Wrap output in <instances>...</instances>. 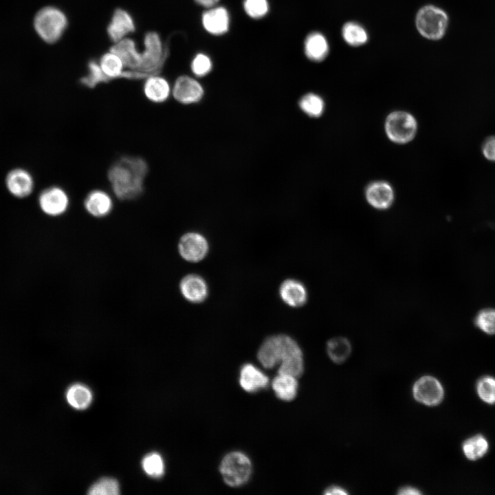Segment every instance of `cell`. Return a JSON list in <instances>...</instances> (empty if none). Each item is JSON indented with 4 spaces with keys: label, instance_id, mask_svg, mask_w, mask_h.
I'll list each match as a JSON object with an SVG mask.
<instances>
[{
    "label": "cell",
    "instance_id": "6da1fadb",
    "mask_svg": "<svg viewBox=\"0 0 495 495\" xmlns=\"http://www.w3.org/2000/svg\"><path fill=\"white\" fill-rule=\"evenodd\" d=\"M148 172V164L142 157L123 156L110 166L107 177L116 197L128 201L143 193Z\"/></svg>",
    "mask_w": 495,
    "mask_h": 495
},
{
    "label": "cell",
    "instance_id": "7a4b0ae2",
    "mask_svg": "<svg viewBox=\"0 0 495 495\" xmlns=\"http://www.w3.org/2000/svg\"><path fill=\"white\" fill-rule=\"evenodd\" d=\"M67 23L64 12L53 6H47L40 10L34 21L37 34L48 43H55L61 37Z\"/></svg>",
    "mask_w": 495,
    "mask_h": 495
},
{
    "label": "cell",
    "instance_id": "3957f363",
    "mask_svg": "<svg viewBox=\"0 0 495 495\" xmlns=\"http://www.w3.org/2000/svg\"><path fill=\"white\" fill-rule=\"evenodd\" d=\"M144 45L138 72L148 77L160 74L168 54V47H163L160 35L155 32H148L145 34Z\"/></svg>",
    "mask_w": 495,
    "mask_h": 495
},
{
    "label": "cell",
    "instance_id": "277c9868",
    "mask_svg": "<svg viewBox=\"0 0 495 495\" xmlns=\"http://www.w3.org/2000/svg\"><path fill=\"white\" fill-rule=\"evenodd\" d=\"M219 470L227 485L230 487H239L250 479L252 466L247 455L241 452L234 451L223 457Z\"/></svg>",
    "mask_w": 495,
    "mask_h": 495
},
{
    "label": "cell",
    "instance_id": "5b68a950",
    "mask_svg": "<svg viewBox=\"0 0 495 495\" xmlns=\"http://www.w3.org/2000/svg\"><path fill=\"white\" fill-rule=\"evenodd\" d=\"M448 17L441 8L428 5L423 7L416 16V25L424 37L437 40L443 37L448 27Z\"/></svg>",
    "mask_w": 495,
    "mask_h": 495
},
{
    "label": "cell",
    "instance_id": "8992f818",
    "mask_svg": "<svg viewBox=\"0 0 495 495\" xmlns=\"http://www.w3.org/2000/svg\"><path fill=\"white\" fill-rule=\"evenodd\" d=\"M385 130L388 138L392 142L405 144L410 142L415 136L417 123L409 113L394 111L386 118Z\"/></svg>",
    "mask_w": 495,
    "mask_h": 495
},
{
    "label": "cell",
    "instance_id": "52a82bcc",
    "mask_svg": "<svg viewBox=\"0 0 495 495\" xmlns=\"http://www.w3.org/2000/svg\"><path fill=\"white\" fill-rule=\"evenodd\" d=\"M280 342V362L278 373L287 374L296 377L303 372L302 353L291 337L279 335Z\"/></svg>",
    "mask_w": 495,
    "mask_h": 495
},
{
    "label": "cell",
    "instance_id": "ba28073f",
    "mask_svg": "<svg viewBox=\"0 0 495 495\" xmlns=\"http://www.w3.org/2000/svg\"><path fill=\"white\" fill-rule=\"evenodd\" d=\"M38 205L42 212L50 217H58L67 210L69 198L67 193L59 186H50L43 190L38 196Z\"/></svg>",
    "mask_w": 495,
    "mask_h": 495
},
{
    "label": "cell",
    "instance_id": "9c48e42d",
    "mask_svg": "<svg viewBox=\"0 0 495 495\" xmlns=\"http://www.w3.org/2000/svg\"><path fill=\"white\" fill-rule=\"evenodd\" d=\"M412 392L417 402L430 406L439 404L444 397L443 388L440 382L429 375L419 378L415 383Z\"/></svg>",
    "mask_w": 495,
    "mask_h": 495
},
{
    "label": "cell",
    "instance_id": "30bf717a",
    "mask_svg": "<svg viewBox=\"0 0 495 495\" xmlns=\"http://www.w3.org/2000/svg\"><path fill=\"white\" fill-rule=\"evenodd\" d=\"M177 247L182 258L192 263L202 260L208 252V243L205 237L193 232L182 236Z\"/></svg>",
    "mask_w": 495,
    "mask_h": 495
},
{
    "label": "cell",
    "instance_id": "8fae6325",
    "mask_svg": "<svg viewBox=\"0 0 495 495\" xmlns=\"http://www.w3.org/2000/svg\"><path fill=\"white\" fill-rule=\"evenodd\" d=\"M171 94L179 103L190 104L201 100L204 91L202 85L196 79L184 75L177 78Z\"/></svg>",
    "mask_w": 495,
    "mask_h": 495
},
{
    "label": "cell",
    "instance_id": "7c38bea8",
    "mask_svg": "<svg viewBox=\"0 0 495 495\" xmlns=\"http://www.w3.org/2000/svg\"><path fill=\"white\" fill-rule=\"evenodd\" d=\"M5 183L8 192L13 197L19 199L28 197L34 187L32 174L22 168L10 170L6 175Z\"/></svg>",
    "mask_w": 495,
    "mask_h": 495
},
{
    "label": "cell",
    "instance_id": "4fadbf2b",
    "mask_svg": "<svg viewBox=\"0 0 495 495\" xmlns=\"http://www.w3.org/2000/svg\"><path fill=\"white\" fill-rule=\"evenodd\" d=\"M201 24L204 30L214 36L226 34L230 24V17L228 10L220 6L207 8L201 15Z\"/></svg>",
    "mask_w": 495,
    "mask_h": 495
},
{
    "label": "cell",
    "instance_id": "5bb4252c",
    "mask_svg": "<svg viewBox=\"0 0 495 495\" xmlns=\"http://www.w3.org/2000/svg\"><path fill=\"white\" fill-rule=\"evenodd\" d=\"M179 287L182 296L190 302H201L208 296V285L199 275L191 274L185 276Z\"/></svg>",
    "mask_w": 495,
    "mask_h": 495
},
{
    "label": "cell",
    "instance_id": "9a60e30c",
    "mask_svg": "<svg viewBox=\"0 0 495 495\" xmlns=\"http://www.w3.org/2000/svg\"><path fill=\"white\" fill-rule=\"evenodd\" d=\"M135 30V23L129 13L122 9H116L107 26V34L114 43L121 41Z\"/></svg>",
    "mask_w": 495,
    "mask_h": 495
},
{
    "label": "cell",
    "instance_id": "2e32d148",
    "mask_svg": "<svg viewBox=\"0 0 495 495\" xmlns=\"http://www.w3.org/2000/svg\"><path fill=\"white\" fill-rule=\"evenodd\" d=\"M111 196L102 190L89 192L84 200V207L89 214L96 218H102L110 214L113 209Z\"/></svg>",
    "mask_w": 495,
    "mask_h": 495
},
{
    "label": "cell",
    "instance_id": "e0dca14e",
    "mask_svg": "<svg viewBox=\"0 0 495 495\" xmlns=\"http://www.w3.org/2000/svg\"><path fill=\"white\" fill-rule=\"evenodd\" d=\"M365 195L368 204L377 209L389 208L394 199L393 188L384 181L370 184L366 189Z\"/></svg>",
    "mask_w": 495,
    "mask_h": 495
},
{
    "label": "cell",
    "instance_id": "ac0fdd59",
    "mask_svg": "<svg viewBox=\"0 0 495 495\" xmlns=\"http://www.w3.org/2000/svg\"><path fill=\"white\" fill-rule=\"evenodd\" d=\"M109 51L118 55L127 69L138 72L140 65V52L135 43L129 38H124L110 47Z\"/></svg>",
    "mask_w": 495,
    "mask_h": 495
},
{
    "label": "cell",
    "instance_id": "d6986e66",
    "mask_svg": "<svg viewBox=\"0 0 495 495\" xmlns=\"http://www.w3.org/2000/svg\"><path fill=\"white\" fill-rule=\"evenodd\" d=\"M143 91L149 101L157 104L166 101L172 93L169 82L159 74L146 78Z\"/></svg>",
    "mask_w": 495,
    "mask_h": 495
},
{
    "label": "cell",
    "instance_id": "ffe728a7",
    "mask_svg": "<svg viewBox=\"0 0 495 495\" xmlns=\"http://www.w3.org/2000/svg\"><path fill=\"white\" fill-rule=\"evenodd\" d=\"M269 378L252 364H245L241 368L239 384L249 393L256 392L267 386Z\"/></svg>",
    "mask_w": 495,
    "mask_h": 495
},
{
    "label": "cell",
    "instance_id": "44dd1931",
    "mask_svg": "<svg viewBox=\"0 0 495 495\" xmlns=\"http://www.w3.org/2000/svg\"><path fill=\"white\" fill-rule=\"evenodd\" d=\"M279 294L281 299L290 307H300L307 300L305 287L301 282L294 279L283 281L280 286Z\"/></svg>",
    "mask_w": 495,
    "mask_h": 495
},
{
    "label": "cell",
    "instance_id": "7402d4cb",
    "mask_svg": "<svg viewBox=\"0 0 495 495\" xmlns=\"http://www.w3.org/2000/svg\"><path fill=\"white\" fill-rule=\"evenodd\" d=\"M329 50L327 40L320 32H313L309 34L305 40L304 52L310 60H323L327 56Z\"/></svg>",
    "mask_w": 495,
    "mask_h": 495
},
{
    "label": "cell",
    "instance_id": "603a6c76",
    "mask_svg": "<svg viewBox=\"0 0 495 495\" xmlns=\"http://www.w3.org/2000/svg\"><path fill=\"white\" fill-rule=\"evenodd\" d=\"M280 343L279 335L267 338L260 346L257 358L266 368H272L280 362Z\"/></svg>",
    "mask_w": 495,
    "mask_h": 495
},
{
    "label": "cell",
    "instance_id": "cb8c5ba5",
    "mask_svg": "<svg viewBox=\"0 0 495 495\" xmlns=\"http://www.w3.org/2000/svg\"><path fill=\"white\" fill-rule=\"evenodd\" d=\"M272 386L277 397L283 401H291L296 396L298 382L293 375L278 373Z\"/></svg>",
    "mask_w": 495,
    "mask_h": 495
},
{
    "label": "cell",
    "instance_id": "d4e9b609",
    "mask_svg": "<svg viewBox=\"0 0 495 495\" xmlns=\"http://www.w3.org/2000/svg\"><path fill=\"white\" fill-rule=\"evenodd\" d=\"M462 449L468 459L476 461L485 455L489 450V443L484 436L476 434L466 439Z\"/></svg>",
    "mask_w": 495,
    "mask_h": 495
},
{
    "label": "cell",
    "instance_id": "484cf974",
    "mask_svg": "<svg viewBox=\"0 0 495 495\" xmlns=\"http://www.w3.org/2000/svg\"><path fill=\"white\" fill-rule=\"evenodd\" d=\"M66 398L71 406L78 410H83L91 404L92 393L86 386L76 384L68 388Z\"/></svg>",
    "mask_w": 495,
    "mask_h": 495
},
{
    "label": "cell",
    "instance_id": "4316f807",
    "mask_svg": "<svg viewBox=\"0 0 495 495\" xmlns=\"http://www.w3.org/2000/svg\"><path fill=\"white\" fill-rule=\"evenodd\" d=\"M99 65L109 81L122 78L124 66L120 57L115 53L109 51L104 54L100 59Z\"/></svg>",
    "mask_w": 495,
    "mask_h": 495
},
{
    "label": "cell",
    "instance_id": "83f0119b",
    "mask_svg": "<svg viewBox=\"0 0 495 495\" xmlns=\"http://www.w3.org/2000/svg\"><path fill=\"white\" fill-rule=\"evenodd\" d=\"M327 351L331 360L337 364L344 362L351 352L349 341L342 337L331 339L327 345Z\"/></svg>",
    "mask_w": 495,
    "mask_h": 495
},
{
    "label": "cell",
    "instance_id": "f1b7e54d",
    "mask_svg": "<svg viewBox=\"0 0 495 495\" xmlns=\"http://www.w3.org/2000/svg\"><path fill=\"white\" fill-rule=\"evenodd\" d=\"M344 41L353 46L364 44L368 40V35L364 28L355 22H348L342 30Z\"/></svg>",
    "mask_w": 495,
    "mask_h": 495
},
{
    "label": "cell",
    "instance_id": "f546056e",
    "mask_svg": "<svg viewBox=\"0 0 495 495\" xmlns=\"http://www.w3.org/2000/svg\"><path fill=\"white\" fill-rule=\"evenodd\" d=\"M299 106L303 112L311 117L320 116L324 109V100L314 93L303 96L299 101Z\"/></svg>",
    "mask_w": 495,
    "mask_h": 495
},
{
    "label": "cell",
    "instance_id": "4dcf8cb0",
    "mask_svg": "<svg viewBox=\"0 0 495 495\" xmlns=\"http://www.w3.org/2000/svg\"><path fill=\"white\" fill-rule=\"evenodd\" d=\"M474 324L487 335H495V309L481 310L474 318Z\"/></svg>",
    "mask_w": 495,
    "mask_h": 495
},
{
    "label": "cell",
    "instance_id": "1f68e13d",
    "mask_svg": "<svg viewBox=\"0 0 495 495\" xmlns=\"http://www.w3.org/2000/svg\"><path fill=\"white\" fill-rule=\"evenodd\" d=\"M89 73L80 80L81 84L88 88H94L97 85L109 80L102 71L99 63L90 60L88 64Z\"/></svg>",
    "mask_w": 495,
    "mask_h": 495
},
{
    "label": "cell",
    "instance_id": "d6a6232c",
    "mask_svg": "<svg viewBox=\"0 0 495 495\" xmlns=\"http://www.w3.org/2000/svg\"><path fill=\"white\" fill-rule=\"evenodd\" d=\"M476 392L480 399L488 404H495V377L484 376L476 384Z\"/></svg>",
    "mask_w": 495,
    "mask_h": 495
},
{
    "label": "cell",
    "instance_id": "836d02e7",
    "mask_svg": "<svg viewBox=\"0 0 495 495\" xmlns=\"http://www.w3.org/2000/svg\"><path fill=\"white\" fill-rule=\"evenodd\" d=\"M142 464L144 472L152 477H160L164 472V461L158 453L147 454L143 459Z\"/></svg>",
    "mask_w": 495,
    "mask_h": 495
},
{
    "label": "cell",
    "instance_id": "e575fe53",
    "mask_svg": "<svg viewBox=\"0 0 495 495\" xmlns=\"http://www.w3.org/2000/svg\"><path fill=\"white\" fill-rule=\"evenodd\" d=\"M90 495H118L120 487L118 481L111 478H102L89 489Z\"/></svg>",
    "mask_w": 495,
    "mask_h": 495
},
{
    "label": "cell",
    "instance_id": "d590c367",
    "mask_svg": "<svg viewBox=\"0 0 495 495\" xmlns=\"http://www.w3.org/2000/svg\"><path fill=\"white\" fill-rule=\"evenodd\" d=\"M243 6L246 14L254 19L263 18L270 10L267 0H244Z\"/></svg>",
    "mask_w": 495,
    "mask_h": 495
},
{
    "label": "cell",
    "instance_id": "8d00e7d4",
    "mask_svg": "<svg viewBox=\"0 0 495 495\" xmlns=\"http://www.w3.org/2000/svg\"><path fill=\"white\" fill-rule=\"evenodd\" d=\"M212 68L210 56L204 53L197 54L191 61L190 69L197 77H204L208 74Z\"/></svg>",
    "mask_w": 495,
    "mask_h": 495
},
{
    "label": "cell",
    "instance_id": "74e56055",
    "mask_svg": "<svg viewBox=\"0 0 495 495\" xmlns=\"http://www.w3.org/2000/svg\"><path fill=\"white\" fill-rule=\"evenodd\" d=\"M482 153L487 160L495 162V136H490L484 141Z\"/></svg>",
    "mask_w": 495,
    "mask_h": 495
},
{
    "label": "cell",
    "instance_id": "f35d334b",
    "mask_svg": "<svg viewBox=\"0 0 495 495\" xmlns=\"http://www.w3.org/2000/svg\"><path fill=\"white\" fill-rule=\"evenodd\" d=\"M324 494L327 495H345L348 493L344 489L342 488L341 487L337 485H332L327 488L324 492Z\"/></svg>",
    "mask_w": 495,
    "mask_h": 495
},
{
    "label": "cell",
    "instance_id": "ab89813d",
    "mask_svg": "<svg viewBox=\"0 0 495 495\" xmlns=\"http://www.w3.org/2000/svg\"><path fill=\"white\" fill-rule=\"evenodd\" d=\"M397 494L400 495H419L421 492L414 487L404 486L399 490Z\"/></svg>",
    "mask_w": 495,
    "mask_h": 495
},
{
    "label": "cell",
    "instance_id": "60d3db41",
    "mask_svg": "<svg viewBox=\"0 0 495 495\" xmlns=\"http://www.w3.org/2000/svg\"><path fill=\"white\" fill-rule=\"evenodd\" d=\"M197 4L207 8H212L218 4L219 0H194Z\"/></svg>",
    "mask_w": 495,
    "mask_h": 495
}]
</instances>
